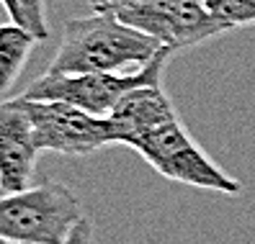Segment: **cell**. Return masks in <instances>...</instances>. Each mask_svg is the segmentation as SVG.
Wrapping results in <instances>:
<instances>
[{
    "instance_id": "1",
    "label": "cell",
    "mask_w": 255,
    "mask_h": 244,
    "mask_svg": "<svg viewBox=\"0 0 255 244\" xmlns=\"http://www.w3.org/2000/svg\"><path fill=\"white\" fill-rule=\"evenodd\" d=\"M168 47L157 44L139 28L124 23L114 10H93L91 16L70 18L47 67L49 75L88 72H139Z\"/></svg>"
},
{
    "instance_id": "2",
    "label": "cell",
    "mask_w": 255,
    "mask_h": 244,
    "mask_svg": "<svg viewBox=\"0 0 255 244\" xmlns=\"http://www.w3.org/2000/svg\"><path fill=\"white\" fill-rule=\"evenodd\" d=\"M83 219L80 201L65 182L44 180L0 195V237L21 244H65Z\"/></svg>"
},
{
    "instance_id": "3",
    "label": "cell",
    "mask_w": 255,
    "mask_h": 244,
    "mask_svg": "<svg viewBox=\"0 0 255 244\" xmlns=\"http://www.w3.org/2000/svg\"><path fill=\"white\" fill-rule=\"evenodd\" d=\"M124 147L139 152L149 162V167H155L162 177L173 182H183V185L191 188L217 190L227 195H237L243 190L240 180L230 177L214 160L206 157V152L191 139V134L186 131L183 121L178 116L162 121L152 129L134 134Z\"/></svg>"
},
{
    "instance_id": "4",
    "label": "cell",
    "mask_w": 255,
    "mask_h": 244,
    "mask_svg": "<svg viewBox=\"0 0 255 244\" xmlns=\"http://www.w3.org/2000/svg\"><path fill=\"white\" fill-rule=\"evenodd\" d=\"M173 49H162L152 62L139 72L114 75V72H88V75H49L44 72L36 80H31L18 98L26 100H62L70 105L93 113V116H109L116 103L122 100L129 90L160 82L165 65L170 62Z\"/></svg>"
},
{
    "instance_id": "5",
    "label": "cell",
    "mask_w": 255,
    "mask_h": 244,
    "mask_svg": "<svg viewBox=\"0 0 255 244\" xmlns=\"http://www.w3.org/2000/svg\"><path fill=\"white\" fill-rule=\"evenodd\" d=\"M111 10L124 23L173 49V54L227 31L204 0H124Z\"/></svg>"
},
{
    "instance_id": "6",
    "label": "cell",
    "mask_w": 255,
    "mask_h": 244,
    "mask_svg": "<svg viewBox=\"0 0 255 244\" xmlns=\"http://www.w3.org/2000/svg\"><path fill=\"white\" fill-rule=\"evenodd\" d=\"M16 100L31 118L41 152L47 149L67 157H88L103 147L116 144V131L109 116H93L62 100H26L18 95Z\"/></svg>"
},
{
    "instance_id": "7",
    "label": "cell",
    "mask_w": 255,
    "mask_h": 244,
    "mask_svg": "<svg viewBox=\"0 0 255 244\" xmlns=\"http://www.w3.org/2000/svg\"><path fill=\"white\" fill-rule=\"evenodd\" d=\"M39 144L31 118L16 98L0 103V190L16 193L28 188L34 177Z\"/></svg>"
},
{
    "instance_id": "8",
    "label": "cell",
    "mask_w": 255,
    "mask_h": 244,
    "mask_svg": "<svg viewBox=\"0 0 255 244\" xmlns=\"http://www.w3.org/2000/svg\"><path fill=\"white\" fill-rule=\"evenodd\" d=\"M178 116L173 108V100L168 98L160 82H147L129 90V93L116 103V108L109 113L114 131H116V144H127L134 134L144 129H152L162 121Z\"/></svg>"
},
{
    "instance_id": "9",
    "label": "cell",
    "mask_w": 255,
    "mask_h": 244,
    "mask_svg": "<svg viewBox=\"0 0 255 244\" xmlns=\"http://www.w3.org/2000/svg\"><path fill=\"white\" fill-rule=\"evenodd\" d=\"M39 39L18 23H0V95L16 85Z\"/></svg>"
},
{
    "instance_id": "10",
    "label": "cell",
    "mask_w": 255,
    "mask_h": 244,
    "mask_svg": "<svg viewBox=\"0 0 255 244\" xmlns=\"http://www.w3.org/2000/svg\"><path fill=\"white\" fill-rule=\"evenodd\" d=\"M47 0H0V5L5 8L8 18L13 23L23 26L26 31H31L39 41L49 39V23H47Z\"/></svg>"
},
{
    "instance_id": "11",
    "label": "cell",
    "mask_w": 255,
    "mask_h": 244,
    "mask_svg": "<svg viewBox=\"0 0 255 244\" xmlns=\"http://www.w3.org/2000/svg\"><path fill=\"white\" fill-rule=\"evenodd\" d=\"M204 3L227 31L255 23V0H204Z\"/></svg>"
},
{
    "instance_id": "12",
    "label": "cell",
    "mask_w": 255,
    "mask_h": 244,
    "mask_svg": "<svg viewBox=\"0 0 255 244\" xmlns=\"http://www.w3.org/2000/svg\"><path fill=\"white\" fill-rule=\"evenodd\" d=\"M65 244H93V224L83 216L78 224L72 226V232L65 239Z\"/></svg>"
},
{
    "instance_id": "13",
    "label": "cell",
    "mask_w": 255,
    "mask_h": 244,
    "mask_svg": "<svg viewBox=\"0 0 255 244\" xmlns=\"http://www.w3.org/2000/svg\"><path fill=\"white\" fill-rule=\"evenodd\" d=\"M0 244H21V242H13V239H3V237H0Z\"/></svg>"
}]
</instances>
